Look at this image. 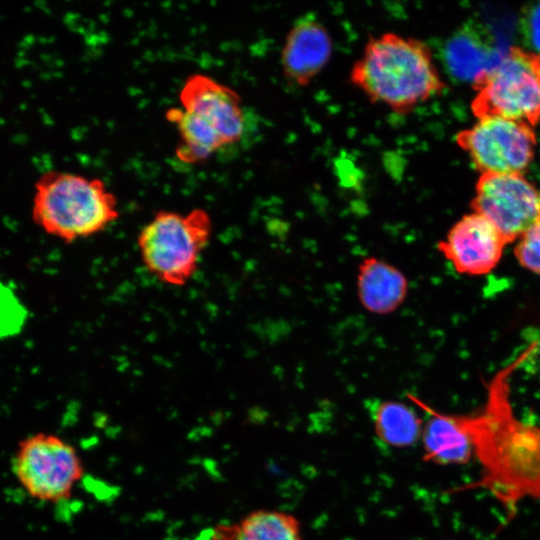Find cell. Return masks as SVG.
Here are the masks:
<instances>
[{
  "mask_svg": "<svg viewBox=\"0 0 540 540\" xmlns=\"http://www.w3.org/2000/svg\"><path fill=\"white\" fill-rule=\"evenodd\" d=\"M532 348L513 359L491 379L479 412L459 415L482 466L479 486L510 510L526 498L540 500V428L519 421L509 401V378Z\"/></svg>",
  "mask_w": 540,
  "mask_h": 540,
  "instance_id": "obj_1",
  "label": "cell"
},
{
  "mask_svg": "<svg viewBox=\"0 0 540 540\" xmlns=\"http://www.w3.org/2000/svg\"><path fill=\"white\" fill-rule=\"evenodd\" d=\"M349 80L372 103L398 114L410 112L444 86L429 47L393 32L369 37Z\"/></svg>",
  "mask_w": 540,
  "mask_h": 540,
  "instance_id": "obj_2",
  "label": "cell"
},
{
  "mask_svg": "<svg viewBox=\"0 0 540 540\" xmlns=\"http://www.w3.org/2000/svg\"><path fill=\"white\" fill-rule=\"evenodd\" d=\"M179 100L181 108L167 110L166 118L177 126L180 142L176 156L182 162L202 163L242 139L245 113L234 89L195 73L185 80Z\"/></svg>",
  "mask_w": 540,
  "mask_h": 540,
  "instance_id": "obj_3",
  "label": "cell"
},
{
  "mask_svg": "<svg viewBox=\"0 0 540 540\" xmlns=\"http://www.w3.org/2000/svg\"><path fill=\"white\" fill-rule=\"evenodd\" d=\"M118 217L117 199L99 178L50 170L35 182L32 219L63 242L96 235Z\"/></svg>",
  "mask_w": 540,
  "mask_h": 540,
  "instance_id": "obj_4",
  "label": "cell"
},
{
  "mask_svg": "<svg viewBox=\"0 0 540 540\" xmlns=\"http://www.w3.org/2000/svg\"><path fill=\"white\" fill-rule=\"evenodd\" d=\"M211 233V217L203 208L186 214L159 211L138 235L143 265L162 283L183 286L196 272Z\"/></svg>",
  "mask_w": 540,
  "mask_h": 540,
  "instance_id": "obj_5",
  "label": "cell"
},
{
  "mask_svg": "<svg viewBox=\"0 0 540 540\" xmlns=\"http://www.w3.org/2000/svg\"><path fill=\"white\" fill-rule=\"evenodd\" d=\"M472 111L480 119L502 117L534 126L540 120V60L510 47L474 84Z\"/></svg>",
  "mask_w": 540,
  "mask_h": 540,
  "instance_id": "obj_6",
  "label": "cell"
},
{
  "mask_svg": "<svg viewBox=\"0 0 540 540\" xmlns=\"http://www.w3.org/2000/svg\"><path fill=\"white\" fill-rule=\"evenodd\" d=\"M12 471L29 496L58 503L70 498L84 475V465L71 443L56 434L38 432L18 443Z\"/></svg>",
  "mask_w": 540,
  "mask_h": 540,
  "instance_id": "obj_7",
  "label": "cell"
},
{
  "mask_svg": "<svg viewBox=\"0 0 540 540\" xmlns=\"http://www.w3.org/2000/svg\"><path fill=\"white\" fill-rule=\"evenodd\" d=\"M456 141L481 174H522L536 146L532 126L502 117L478 119Z\"/></svg>",
  "mask_w": 540,
  "mask_h": 540,
  "instance_id": "obj_8",
  "label": "cell"
},
{
  "mask_svg": "<svg viewBox=\"0 0 540 540\" xmlns=\"http://www.w3.org/2000/svg\"><path fill=\"white\" fill-rule=\"evenodd\" d=\"M472 208L509 244L540 222V190L520 173L481 174Z\"/></svg>",
  "mask_w": 540,
  "mask_h": 540,
  "instance_id": "obj_9",
  "label": "cell"
},
{
  "mask_svg": "<svg viewBox=\"0 0 540 540\" xmlns=\"http://www.w3.org/2000/svg\"><path fill=\"white\" fill-rule=\"evenodd\" d=\"M506 245L492 223L472 212L452 226L437 248L457 272L479 276L497 266Z\"/></svg>",
  "mask_w": 540,
  "mask_h": 540,
  "instance_id": "obj_10",
  "label": "cell"
},
{
  "mask_svg": "<svg viewBox=\"0 0 540 540\" xmlns=\"http://www.w3.org/2000/svg\"><path fill=\"white\" fill-rule=\"evenodd\" d=\"M333 52V42L326 26L313 15L296 20L284 40L280 64L285 79L305 87L326 67Z\"/></svg>",
  "mask_w": 540,
  "mask_h": 540,
  "instance_id": "obj_11",
  "label": "cell"
},
{
  "mask_svg": "<svg viewBox=\"0 0 540 540\" xmlns=\"http://www.w3.org/2000/svg\"><path fill=\"white\" fill-rule=\"evenodd\" d=\"M504 53L495 47L490 34L480 24L470 22L448 38L442 57L448 72L455 79L474 84Z\"/></svg>",
  "mask_w": 540,
  "mask_h": 540,
  "instance_id": "obj_12",
  "label": "cell"
},
{
  "mask_svg": "<svg viewBox=\"0 0 540 540\" xmlns=\"http://www.w3.org/2000/svg\"><path fill=\"white\" fill-rule=\"evenodd\" d=\"M409 397L431 415L421 437L423 459L438 465L467 464L474 456V446L458 415L437 412L415 397Z\"/></svg>",
  "mask_w": 540,
  "mask_h": 540,
  "instance_id": "obj_13",
  "label": "cell"
},
{
  "mask_svg": "<svg viewBox=\"0 0 540 540\" xmlns=\"http://www.w3.org/2000/svg\"><path fill=\"white\" fill-rule=\"evenodd\" d=\"M408 282L395 266L375 257L358 266L357 292L362 306L374 314L395 311L405 300Z\"/></svg>",
  "mask_w": 540,
  "mask_h": 540,
  "instance_id": "obj_14",
  "label": "cell"
},
{
  "mask_svg": "<svg viewBox=\"0 0 540 540\" xmlns=\"http://www.w3.org/2000/svg\"><path fill=\"white\" fill-rule=\"evenodd\" d=\"M211 540H303L301 524L292 514L259 509L237 522L216 525Z\"/></svg>",
  "mask_w": 540,
  "mask_h": 540,
  "instance_id": "obj_15",
  "label": "cell"
},
{
  "mask_svg": "<svg viewBox=\"0 0 540 540\" xmlns=\"http://www.w3.org/2000/svg\"><path fill=\"white\" fill-rule=\"evenodd\" d=\"M370 413L377 438L388 446L410 447L422 437L421 418L402 402L376 401L370 406Z\"/></svg>",
  "mask_w": 540,
  "mask_h": 540,
  "instance_id": "obj_16",
  "label": "cell"
},
{
  "mask_svg": "<svg viewBox=\"0 0 540 540\" xmlns=\"http://www.w3.org/2000/svg\"><path fill=\"white\" fill-rule=\"evenodd\" d=\"M514 255L523 268L540 275V222L518 239Z\"/></svg>",
  "mask_w": 540,
  "mask_h": 540,
  "instance_id": "obj_17",
  "label": "cell"
},
{
  "mask_svg": "<svg viewBox=\"0 0 540 540\" xmlns=\"http://www.w3.org/2000/svg\"><path fill=\"white\" fill-rule=\"evenodd\" d=\"M519 28L526 50L540 55V2L527 4L522 9Z\"/></svg>",
  "mask_w": 540,
  "mask_h": 540,
  "instance_id": "obj_18",
  "label": "cell"
},
{
  "mask_svg": "<svg viewBox=\"0 0 540 540\" xmlns=\"http://www.w3.org/2000/svg\"><path fill=\"white\" fill-rule=\"evenodd\" d=\"M538 56H539V60H540V55H538Z\"/></svg>",
  "mask_w": 540,
  "mask_h": 540,
  "instance_id": "obj_19",
  "label": "cell"
}]
</instances>
